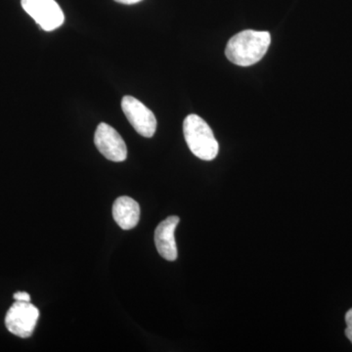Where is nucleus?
Masks as SVG:
<instances>
[{"label":"nucleus","instance_id":"nucleus-1","mask_svg":"<svg viewBox=\"0 0 352 352\" xmlns=\"http://www.w3.org/2000/svg\"><path fill=\"white\" fill-rule=\"evenodd\" d=\"M270 43V32L247 30L236 34L229 41L226 55L229 61L238 66H252L263 59Z\"/></svg>","mask_w":352,"mask_h":352},{"label":"nucleus","instance_id":"nucleus-2","mask_svg":"<svg viewBox=\"0 0 352 352\" xmlns=\"http://www.w3.org/2000/svg\"><path fill=\"white\" fill-rule=\"evenodd\" d=\"M185 141L191 152L204 161H212L219 154V142L210 126L199 116L189 115L183 122Z\"/></svg>","mask_w":352,"mask_h":352},{"label":"nucleus","instance_id":"nucleus-3","mask_svg":"<svg viewBox=\"0 0 352 352\" xmlns=\"http://www.w3.org/2000/svg\"><path fill=\"white\" fill-rule=\"evenodd\" d=\"M38 318V309L34 305L16 300L7 312L6 326L13 335L27 339L34 333Z\"/></svg>","mask_w":352,"mask_h":352},{"label":"nucleus","instance_id":"nucleus-4","mask_svg":"<svg viewBox=\"0 0 352 352\" xmlns=\"http://www.w3.org/2000/svg\"><path fill=\"white\" fill-rule=\"evenodd\" d=\"M23 9L45 32H52L64 24L65 16L55 0H22Z\"/></svg>","mask_w":352,"mask_h":352},{"label":"nucleus","instance_id":"nucleus-5","mask_svg":"<svg viewBox=\"0 0 352 352\" xmlns=\"http://www.w3.org/2000/svg\"><path fill=\"white\" fill-rule=\"evenodd\" d=\"M122 109L129 124L143 138H150L157 131V119L150 109L132 96H124Z\"/></svg>","mask_w":352,"mask_h":352},{"label":"nucleus","instance_id":"nucleus-6","mask_svg":"<svg viewBox=\"0 0 352 352\" xmlns=\"http://www.w3.org/2000/svg\"><path fill=\"white\" fill-rule=\"evenodd\" d=\"M94 143L98 151L109 161H126L127 149L126 142L119 132L105 122L97 126L95 131Z\"/></svg>","mask_w":352,"mask_h":352},{"label":"nucleus","instance_id":"nucleus-7","mask_svg":"<svg viewBox=\"0 0 352 352\" xmlns=\"http://www.w3.org/2000/svg\"><path fill=\"white\" fill-rule=\"evenodd\" d=\"M179 217L171 215L157 226L155 230V244L162 258L168 261L177 258L175 232Z\"/></svg>","mask_w":352,"mask_h":352},{"label":"nucleus","instance_id":"nucleus-8","mask_svg":"<svg viewBox=\"0 0 352 352\" xmlns=\"http://www.w3.org/2000/svg\"><path fill=\"white\" fill-rule=\"evenodd\" d=\"M113 217L120 228L131 230L138 226L140 219V207L133 199L120 197L113 203Z\"/></svg>","mask_w":352,"mask_h":352},{"label":"nucleus","instance_id":"nucleus-9","mask_svg":"<svg viewBox=\"0 0 352 352\" xmlns=\"http://www.w3.org/2000/svg\"><path fill=\"white\" fill-rule=\"evenodd\" d=\"M346 322L347 325L346 329V335L352 344V308L347 311L346 315Z\"/></svg>","mask_w":352,"mask_h":352},{"label":"nucleus","instance_id":"nucleus-10","mask_svg":"<svg viewBox=\"0 0 352 352\" xmlns=\"http://www.w3.org/2000/svg\"><path fill=\"white\" fill-rule=\"evenodd\" d=\"M13 298L18 302H31V296L25 292H18V293L14 294Z\"/></svg>","mask_w":352,"mask_h":352},{"label":"nucleus","instance_id":"nucleus-11","mask_svg":"<svg viewBox=\"0 0 352 352\" xmlns=\"http://www.w3.org/2000/svg\"><path fill=\"white\" fill-rule=\"evenodd\" d=\"M115 1L122 4H126V6H131V4L138 3V2L142 1V0H115Z\"/></svg>","mask_w":352,"mask_h":352}]
</instances>
